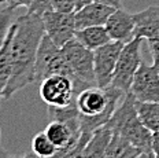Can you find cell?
<instances>
[{
  "instance_id": "obj_1",
  "label": "cell",
  "mask_w": 159,
  "mask_h": 158,
  "mask_svg": "<svg viewBox=\"0 0 159 158\" xmlns=\"http://www.w3.org/2000/svg\"><path fill=\"white\" fill-rule=\"evenodd\" d=\"M44 36L43 15L28 11L16 18L11 39L12 72L3 95L4 99H10L22 88L36 81V59Z\"/></svg>"
},
{
  "instance_id": "obj_2",
  "label": "cell",
  "mask_w": 159,
  "mask_h": 158,
  "mask_svg": "<svg viewBox=\"0 0 159 158\" xmlns=\"http://www.w3.org/2000/svg\"><path fill=\"white\" fill-rule=\"evenodd\" d=\"M125 95L114 87H89L80 92L75 96V103L81 114L82 133H93L106 127L117 110L119 99Z\"/></svg>"
},
{
  "instance_id": "obj_3",
  "label": "cell",
  "mask_w": 159,
  "mask_h": 158,
  "mask_svg": "<svg viewBox=\"0 0 159 158\" xmlns=\"http://www.w3.org/2000/svg\"><path fill=\"white\" fill-rule=\"evenodd\" d=\"M136 96L130 91L124 96L106 128L130 142L141 153H152V132L140 121L136 107Z\"/></svg>"
},
{
  "instance_id": "obj_4",
  "label": "cell",
  "mask_w": 159,
  "mask_h": 158,
  "mask_svg": "<svg viewBox=\"0 0 159 158\" xmlns=\"http://www.w3.org/2000/svg\"><path fill=\"white\" fill-rule=\"evenodd\" d=\"M73 73L75 95L85 88L98 87L95 76V51L82 45L77 39H71L62 47Z\"/></svg>"
},
{
  "instance_id": "obj_5",
  "label": "cell",
  "mask_w": 159,
  "mask_h": 158,
  "mask_svg": "<svg viewBox=\"0 0 159 158\" xmlns=\"http://www.w3.org/2000/svg\"><path fill=\"white\" fill-rule=\"evenodd\" d=\"M144 39L134 37L129 43H125L121 54H119L115 72L112 76L110 87H114L117 90L128 94L130 91L132 83L139 67L141 65V43Z\"/></svg>"
},
{
  "instance_id": "obj_6",
  "label": "cell",
  "mask_w": 159,
  "mask_h": 158,
  "mask_svg": "<svg viewBox=\"0 0 159 158\" xmlns=\"http://www.w3.org/2000/svg\"><path fill=\"white\" fill-rule=\"evenodd\" d=\"M54 74H65L71 77V69L67 63L63 50L56 43L52 41L49 36L45 35L37 51L36 59V81H43L44 78Z\"/></svg>"
},
{
  "instance_id": "obj_7",
  "label": "cell",
  "mask_w": 159,
  "mask_h": 158,
  "mask_svg": "<svg viewBox=\"0 0 159 158\" xmlns=\"http://www.w3.org/2000/svg\"><path fill=\"white\" fill-rule=\"evenodd\" d=\"M40 98L52 107H65L75 99V88L71 77L54 74L40 81Z\"/></svg>"
},
{
  "instance_id": "obj_8",
  "label": "cell",
  "mask_w": 159,
  "mask_h": 158,
  "mask_svg": "<svg viewBox=\"0 0 159 158\" xmlns=\"http://www.w3.org/2000/svg\"><path fill=\"white\" fill-rule=\"evenodd\" d=\"M45 35L52 39L59 47H63L66 43L75 37L77 25H75V11L62 12L56 10H48L43 14Z\"/></svg>"
},
{
  "instance_id": "obj_9",
  "label": "cell",
  "mask_w": 159,
  "mask_h": 158,
  "mask_svg": "<svg viewBox=\"0 0 159 158\" xmlns=\"http://www.w3.org/2000/svg\"><path fill=\"white\" fill-rule=\"evenodd\" d=\"M125 43L111 40L107 44L95 50V76L96 84L100 88L110 87L115 66Z\"/></svg>"
},
{
  "instance_id": "obj_10",
  "label": "cell",
  "mask_w": 159,
  "mask_h": 158,
  "mask_svg": "<svg viewBox=\"0 0 159 158\" xmlns=\"http://www.w3.org/2000/svg\"><path fill=\"white\" fill-rule=\"evenodd\" d=\"M130 92L141 102H159V72L154 65L141 62L136 73Z\"/></svg>"
},
{
  "instance_id": "obj_11",
  "label": "cell",
  "mask_w": 159,
  "mask_h": 158,
  "mask_svg": "<svg viewBox=\"0 0 159 158\" xmlns=\"http://www.w3.org/2000/svg\"><path fill=\"white\" fill-rule=\"evenodd\" d=\"M106 29L111 40L129 43L134 39L136 22L133 14H129L124 8H115V11L108 17L106 22Z\"/></svg>"
},
{
  "instance_id": "obj_12",
  "label": "cell",
  "mask_w": 159,
  "mask_h": 158,
  "mask_svg": "<svg viewBox=\"0 0 159 158\" xmlns=\"http://www.w3.org/2000/svg\"><path fill=\"white\" fill-rule=\"evenodd\" d=\"M115 11V7L103 4L99 2H92L75 11V25L77 30L88 26L106 25L108 17Z\"/></svg>"
},
{
  "instance_id": "obj_13",
  "label": "cell",
  "mask_w": 159,
  "mask_h": 158,
  "mask_svg": "<svg viewBox=\"0 0 159 158\" xmlns=\"http://www.w3.org/2000/svg\"><path fill=\"white\" fill-rule=\"evenodd\" d=\"M133 17L136 22L134 37L148 41L159 40V6H151L133 14Z\"/></svg>"
},
{
  "instance_id": "obj_14",
  "label": "cell",
  "mask_w": 159,
  "mask_h": 158,
  "mask_svg": "<svg viewBox=\"0 0 159 158\" xmlns=\"http://www.w3.org/2000/svg\"><path fill=\"white\" fill-rule=\"evenodd\" d=\"M48 117L51 121H61L71 128L73 132L82 135L81 129V114L75 103V99L65 107H52L48 106Z\"/></svg>"
},
{
  "instance_id": "obj_15",
  "label": "cell",
  "mask_w": 159,
  "mask_h": 158,
  "mask_svg": "<svg viewBox=\"0 0 159 158\" xmlns=\"http://www.w3.org/2000/svg\"><path fill=\"white\" fill-rule=\"evenodd\" d=\"M75 39L82 45H85V47L92 51L98 50L99 47H102V45L111 41V37L104 25L88 26V28L80 29V30L75 32Z\"/></svg>"
},
{
  "instance_id": "obj_16",
  "label": "cell",
  "mask_w": 159,
  "mask_h": 158,
  "mask_svg": "<svg viewBox=\"0 0 159 158\" xmlns=\"http://www.w3.org/2000/svg\"><path fill=\"white\" fill-rule=\"evenodd\" d=\"M111 136L112 132L106 127L95 131L85 146L82 158H104Z\"/></svg>"
},
{
  "instance_id": "obj_17",
  "label": "cell",
  "mask_w": 159,
  "mask_h": 158,
  "mask_svg": "<svg viewBox=\"0 0 159 158\" xmlns=\"http://www.w3.org/2000/svg\"><path fill=\"white\" fill-rule=\"evenodd\" d=\"M15 24V22H14ZM14 24L10 29L7 39H6L3 47L0 48V99L4 95V91L8 85L10 77L12 72V63H11V39L14 33Z\"/></svg>"
},
{
  "instance_id": "obj_18",
  "label": "cell",
  "mask_w": 159,
  "mask_h": 158,
  "mask_svg": "<svg viewBox=\"0 0 159 158\" xmlns=\"http://www.w3.org/2000/svg\"><path fill=\"white\" fill-rule=\"evenodd\" d=\"M140 156L141 150H139L122 136L112 133L104 158H139Z\"/></svg>"
},
{
  "instance_id": "obj_19",
  "label": "cell",
  "mask_w": 159,
  "mask_h": 158,
  "mask_svg": "<svg viewBox=\"0 0 159 158\" xmlns=\"http://www.w3.org/2000/svg\"><path fill=\"white\" fill-rule=\"evenodd\" d=\"M136 107L140 121L151 132L159 131V102L136 100Z\"/></svg>"
},
{
  "instance_id": "obj_20",
  "label": "cell",
  "mask_w": 159,
  "mask_h": 158,
  "mask_svg": "<svg viewBox=\"0 0 159 158\" xmlns=\"http://www.w3.org/2000/svg\"><path fill=\"white\" fill-rule=\"evenodd\" d=\"M32 151L37 154L40 158H52L58 151V147L55 146L48 137V135L44 132L37 133L32 140Z\"/></svg>"
},
{
  "instance_id": "obj_21",
  "label": "cell",
  "mask_w": 159,
  "mask_h": 158,
  "mask_svg": "<svg viewBox=\"0 0 159 158\" xmlns=\"http://www.w3.org/2000/svg\"><path fill=\"white\" fill-rule=\"evenodd\" d=\"M15 18V8L10 7L7 3H3L0 6V48L3 47L7 35L14 24Z\"/></svg>"
},
{
  "instance_id": "obj_22",
  "label": "cell",
  "mask_w": 159,
  "mask_h": 158,
  "mask_svg": "<svg viewBox=\"0 0 159 158\" xmlns=\"http://www.w3.org/2000/svg\"><path fill=\"white\" fill-rule=\"evenodd\" d=\"M91 136H92V133H82L81 137H80V140L61 158H82L84 149H85V146H87L88 140L91 139Z\"/></svg>"
},
{
  "instance_id": "obj_23",
  "label": "cell",
  "mask_w": 159,
  "mask_h": 158,
  "mask_svg": "<svg viewBox=\"0 0 159 158\" xmlns=\"http://www.w3.org/2000/svg\"><path fill=\"white\" fill-rule=\"evenodd\" d=\"M48 10H52L51 0H32V4H30V7L28 8V11L43 15L45 11H48Z\"/></svg>"
},
{
  "instance_id": "obj_24",
  "label": "cell",
  "mask_w": 159,
  "mask_h": 158,
  "mask_svg": "<svg viewBox=\"0 0 159 158\" xmlns=\"http://www.w3.org/2000/svg\"><path fill=\"white\" fill-rule=\"evenodd\" d=\"M52 10L62 12H74L75 11V0H51Z\"/></svg>"
},
{
  "instance_id": "obj_25",
  "label": "cell",
  "mask_w": 159,
  "mask_h": 158,
  "mask_svg": "<svg viewBox=\"0 0 159 158\" xmlns=\"http://www.w3.org/2000/svg\"><path fill=\"white\" fill-rule=\"evenodd\" d=\"M148 45H150V51L152 54V65L159 72V40L148 41Z\"/></svg>"
},
{
  "instance_id": "obj_26",
  "label": "cell",
  "mask_w": 159,
  "mask_h": 158,
  "mask_svg": "<svg viewBox=\"0 0 159 158\" xmlns=\"http://www.w3.org/2000/svg\"><path fill=\"white\" fill-rule=\"evenodd\" d=\"M6 3L12 8H18V7H25L29 8L32 4V0H6Z\"/></svg>"
},
{
  "instance_id": "obj_27",
  "label": "cell",
  "mask_w": 159,
  "mask_h": 158,
  "mask_svg": "<svg viewBox=\"0 0 159 158\" xmlns=\"http://www.w3.org/2000/svg\"><path fill=\"white\" fill-rule=\"evenodd\" d=\"M152 153L155 158H159V131L152 132Z\"/></svg>"
},
{
  "instance_id": "obj_28",
  "label": "cell",
  "mask_w": 159,
  "mask_h": 158,
  "mask_svg": "<svg viewBox=\"0 0 159 158\" xmlns=\"http://www.w3.org/2000/svg\"><path fill=\"white\" fill-rule=\"evenodd\" d=\"M95 2L103 3V4L111 6V7H115V8H121V0H95Z\"/></svg>"
},
{
  "instance_id": "obj_29",
  "label": "cell",
  "mask_w": 159,
  "mask_h": 158,
  "mask_svg": "<svg viewBox=\"0 0 159 158\" xmlns=\"http://www.w3.org/2000/svg\"><path fill=\"white\" fill-rule=\"evenodd\" d=\"M92 2H95V0H75V11L80 8H82L84 6L89 4V3H92Z\"/></svg>"
},
{
  "instance_id": "obj_30",
  "label": "cell",
  "mask_w": 159,
  "mask_h": 158,
  "mask_svg": "<svg viewBox=\"0 0 159 158\" xmlns=\"http://www.w3.org/2000/svg\"><path fill=\"white\" fill-rule=\"evenodd\" d=\"M12 156H10L8 151H6L4 149H0V158H11Z\"/></svg>"
},
{
  "instance_id": "obj_31",
  "label": "cell",
  "mask_w": 159,
  "mask_h": 158,
  "mask_svg": "<svg viewBox=\"0 0 159 158\" xmlns=\"http://www.w3.org/2000/svg\"><path fill=\"white\" fill-rule=\"evenodd\" d=\"M22 158H40L37 154H34L32 151V153H26V154H24V156H22Z\"/></svg>"
},
{
  "instance_id": "obj_32",
  "label": "cell",
  "mask_w": 159,
  "mask_h": 158,
  "mask_svg": "<svg viewBox=\"0 0 159 158\" xmlns=\"http://www.w3.org/2000/svg\"><path fill=\"white\" fill-rule=\"evenodd\" d=\"M3 3H6V0H0V6H2Z\"/></svg>"
}]
</instances>
